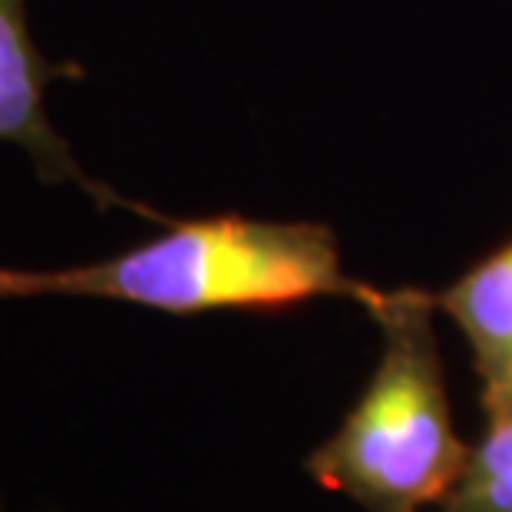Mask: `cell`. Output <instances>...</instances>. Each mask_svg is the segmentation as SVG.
<instances>
[{"label": "cell", "mask_w": 512, "mask_h": 512, "mask_svg": "<svg viewBox=\"0 0 512 512\" xmlns=\"http://www.w3.org/2000/svg\"><path fill=\"white\" fill-rule=\"evenodd\" d=\"M47 294L205 314L285 311L314 298H351L367 308L377 288L344 275L328 225L212 215L169 222L152 242L93 265L0 268V301Z\"/></svg>", "instance_id": "cell-1"}, {"label": "cell", "mask_w": 512, "mask_h": 512, "mask_svg": "<svg viewBox=\"0 0 512 512\" xmlns=\"http://www.w3.org/2000/svg\"><path fill=\"white\" fill-rule=\"evenodd\" d=\"M380 361L337 433L308 456L314 483L364 512H423L460 479L470 446L453 430L446 370L427 291H380L367 304Z\"/></svg>", "instance_id": "cell-2"}, {"label": "cell", "mask_w": 512, "mask_h": 512, "mask_svg": "<svg viewBox=\"0 0 512 512\" xmlns=\"http://www.w3.org/2000/svg\"><path fill=\"white\" fill-rule=\"evenodd\" d=\"M60 73V67L40 57L37 43L30 37L27 0H0V139L24 146L43 182H73L86 195H93L103 209L126 205L133 212H143L146 219L166 222L162 215L139 209L136 202H126L123 195L93 182L80 169L67 139L50 126L47 113H43V90Z\"/></svg>", "instance_id": "cell-3"}, {"label": "cell", "mask_w": 512, "mask_h": 512, "mask_svg": "<svg viewBox=\"0 0 512 512\" xmlns=\"http://www.w3.org/2000/svg\"><path fill=\"white\" fill-rule=\"evenodd\" d=\"M437 308L466 334L483 374L512 351V242L496 248L460 281L433 294Z\"/></svg>", "instance_id": "cell-4"}, {"label": "cell", "mask_w": 512, "mask_h": 512, "mask_svg": "<svg viewBox=\"0 0 512 512\" xmlns=\"http://www.w3.org/2000/svg\"><path fill=\"white\" fill-rule=\"evenodd\" d=\"M437 512H512V417L489 420Z\"/></svg>", "instance_id": "cell-5"}, {"label": "cell", "mask_w": 512, "mask_h": 512, "mask_svg": "<svg viewBox=\"0 0 512 512\" xmlns=\"http://www.w3.org/2000/svg\"><path fill=\"white\" fill-rule=\"evenodd\" d=\"M483 380V410L489 420H503V417H512V351L503 357V361H496L489 370L479 374Z\"/></svg>", "instance_id": "cell-6"}]
</instances>
